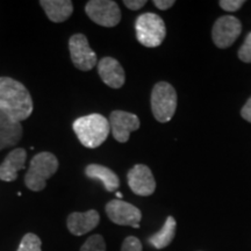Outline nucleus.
Instances as JSON below:
<instances>
[{
  "label": "nucleus",
  "mask_w": 251,
  "mask_h": 251,
  "mask_svg": "<svg viewBox=\"0 0 251 251\" xmlns=\"http://www.w3.org/2000/svg\"><path fill=\"white\" fill-rule=\"evenodd\" d=\"M33 108V99L23 83L0 77V111L12 120L21 122L30 117Z\"/></svg>",
  "instance_id": "nucleus-1"
},
{
  "label": "nucleus",
  "mask_w": 251,
  "mask_h": 251,
  "mask_svg": "<svg viewBox=\"0 0 251 251\" xmlns=\"http://www.w3.org/2000/svg\"><path fill=\"white\" fill-rule=\"evenodd\" d=\"M72 128L79 142L90 149L98 148L105 142L111 131L109 121L101 114H90L74 121Z\"/></svg>",
  "instance_id": "nucleus-2"
},
{
  "label": "nucleus",
  "mask_w": 251,
  "mask_h": 251,
  "mask_svg": "<svg viewBox=\"0 0 251 251\" xmlns=\"http://www.w3.org/2000/svg\"><path fill=\"white\" fill-rule=\"evenodd\" d=\"M58 169V159L51 152L36 153L31 158L29 169L25 176V185L33 192L45 190L47 180L56 174Z\"/></svg>",
  "instance_id": "nucleus-3"
},
{
  "label": "nucleus",
  "mask_w": 251,
  "mask_h": 251,
  "mask_svg": "<svg viewBox=\"0 0 251 251\" xmlns=\"http://www.w3.org/2000/svg\"><path fill=\"white\" fill-rule=\"evenodd\" d=\"M136 39L147 48L161 46L165 39L166 28L163 19L155 13H143L135 23Z\"/></svg>",
  "instance_id": "nucleus-4"
},
{
  "label": "nucleus",
  "mask_w": 251,
  "mask_h": 251,
  "mask_svg": "<svg viewBox=\"0 0 251 251\" xmlns=\"http://www.w3.org/2000/svg\"><path fill=\"white\" fill-rule=\"evenodd\" d=\"M177 108V93L171 84L159 81L151 92V111L158 122L165 124L175 115Z\"/></svg>",
  "instance_id": "nucleus-5"
},
{
  "label": "nucleus",
  "mask_w": 251,
  "mask_h": 251,
  "mask_svg": "<svg viewBox=\"0 0 251 251\" xmlns=\"http://www.w3.org/2000/svg\"><path fill=\"white\" fill-rule=\"evenodd\" d=\"M85 12L93 23L102 27H115L121 21L120 7L112 0H91Z\"/></svg>",
  "instance_id": "nucleus-6"
},
{
  "label": "nucleus",
  "mask_w": 251,
  "mask_h": 251,
  "mask_svg": "<svg viewBox=\"0 0 251 251\" xmlns=\"http://www.w3.org/2000/svg\"><path fill=\"white\" fill-rule=\"evenodd\" d=\"M69 50L74 65L78 70L90 71L98 64L97 54L91 49L84 34H75L69 40Z\"/></svg>",
  "instance_id": "nucleus-7"
},
{
  "label": "nucleus",
  "mask_w": 251,
  "mask_h": 251,
  "mask_svg": "<svg viewBox=\"0 0 251 251\" xmlns=\"http://www.w3.org/2000/svg\"><path fill=\"white\" fill-rule=\"evenodd\" d=\"M242 33V24L233 15H225L216 20L212 29L213 42L216 47L226 49L230 47Z\"/></svg>",
  "instance_id": "nucleus-8"
},
{
  "label": "nucleus",
  "mask_w": 251,
  "mask_h": 251,
  "mask_svg": "<svg viewBox=\"0 0 251 251\" xmlns=\"http://www.w3.org/2000/svg\"><path fill=\"white\" fill-rule=\"evenodd\" d=\"M106 214L113 224L119 226H130L133 228H140L142 213L136 206L120 199L111 200L106 205Z\"/></svg>",
  "instance_id": "nucleus-9"
},
{
  "label": "nucleus",
  "mask_w": 251,
  "mask_h": 251,
  "mask_svg": "<svg viewBox=\"0 0 251 251\" xmlns=\"http://www.w3.org/2000/svg\"><path fill=\"white\" fill-rule=\"evenodd\" d=\"M108 121L113 137L120 143L127 142L130 134L140 128V119L125 111H113Z\"/></svg>",
  "instance_id": "nucleus-10"
},
{
  "label": "nucleus",
  "mask_w": 251,
  "mask_h": 251,
  "mask_svg": "<svg viewBox=\"0 0 251 251\" xmlns=\"http://www.w3.org/2000/svg\"><path fill=\"white\" fill-rule=\"evenodd\" d=\"M128 185L135 194L149 197L155 192L156 181L150 169L144 164H136L128 171Z\"/></svg>",
  "instance_id": "nucleus-11"
},
{
  "label": "nucleus",
  "mask_w": 251,
  "mask_h": 251,
  "mask_svg": "<svg viewBox=\"0 0 251 251\" xmlns=\"http://www.w3.org/2000/svg\"><path fill=\"white\" fill-rule=\"evenodd\" d=\"M100 215L96 209L87 212H74L68 216L67 226L69 231L75 236H81L90 233L99 225Z\"/></svg>",
  "instance_id": "nucleus-12"
},
{
  "label": "nucleus",
  "mask_w": 251,
  "mask_h": 251,
  "mask_svg": "<svg viewBox=\"0 0 251 251\" xmlns=\"http://www.w3.org/2000/svg\"><path fill=\"white\" fill-rule=\"evenodd\" d=\"M98 74L106 85L112 89L124 86L126 76L121 64L115 58L103 57L98 62Z\"/></svg>",
  "instance_id": "nucleus-13"
},
{
  "label": "nucleus",
  "mask_w": 251,
  "mask_h": 251,
  "mask_svg": "<svg viewBox=\"0 0 251 251\" xmlns=\"http://www.w3.org/2000/svg\"><path fill=\"white\" fill-rule=\"evenodd\" d=\"M26 158L27 151L24 148L12 150L0 165V179L7 183L17 179L19 171L25 168Z\"/></svg>",
  "instance_id": "nucleus-14"
},
{
  "label": "nucleus",
  "mask_w": 251,
  "mask_h": 251,
  "mask_svg": "<svg viewBox=\"0 0 251 251\" xmlns=\"http://www.w3.org/2000/svg\"><path fill=\"white\" fill-rule=\"evenodd\" d=\"M23 126L0 111V151L18 144L23 137Z\"/></svg>",
  "instance_id": "nucleus-15"
},
{
  "label": "nucleus",
  "mask_w": 251,
  "mask_h": 251,
  "mask_svg": "<svg viewBox=\"0 0 251 251\" xmlns=\"http://www.w3.org/2000/svg\"><path fill=\"white\" fill-rule=\"evenodd\" d=\"M85 175L92 180H99L107 192H114L120 186V179L111 169L100 164H90L85 168Z\"/></svg>",
  "instance_id": "nucleus-16"
},
{
  "label": "nucleus",
  "mask_w": 251,
  "mask_h": 251,
  "mask_svg": "<svg viewBox=\"0 0 251 251\" xmlns=\"http://www.w3.org/2000/svg\"><path fill=\"white\" fill-rule=\"evenodd\" d=\"M40 5L52 23H64L74 12V4L70 0H41Z\"/></svg>",
  "instance_id": "nucleus-17"
},
{
  "label": "nucleus",
  "mask_w": 251,
  "mask_h": 251,
  "mask_svg": "<svg viewBox=\"0 0 251 251\" xmlns=\"http://www.w3.org/2000/svg\"><path fill=\"white\" fill-rule=\"evenodd\" d=\"M177 229V222L174 216H168L163 227L148 238V243L155 249H164L174 241Z\"/></svg>",
  "instance_id": "nucleus-18"
},
{
  "label": "nucleus",
  "mask_w": 251,
  "mask_h": 251,
  "mask_svg": "<svg viewBox=\"0 0 251 251\" xmlns=\"http://www.w3.org/2000/svg\"><path fill=\"white\" fill-rule=\"evenodd\" d=\"M17 251H42V242L37 235L28 233L23 237Z\"/></svg>",
  "instance_id": "nucleus-19"
},
{
  "label": "nucleus",
  "mask_w": 251,
  "mask_h": 251,
  "mask_svg": "<svg viewBox=\"0 0 251 251\" xmlns=\"http://www.w3.org/2000/svg\"><path fill=\"white\" fill-rule=\"evenodd\" d=\"M80 251H106V243L101 235H92L85 241Z\"/></svg>",
  "instance_id": "nucleus-20"
},
{
  "label": "nucleus",
  "mask_w": 251,
  "mask_h": 251,
  "mask_svg": "<svg viewBox=\"0 0 251 251\" xmlns=\"http://www.w3.org/2000/svg\"><path fill=\"white\" fill-rule=\"evenodd\" d=\"M238 57L242 62L251 63V33H249L244 40L243 46L238 51Z\"/></svg>",
  "instance_id": "nucleus-21"
},
{
  "label": "nucleus",
  "mask_w": 251,
  "mask_h": 251,
  "mask_svg": "<svg viewBox=\"0 0 251 251\" xmlns=\"http://www.w3.org/2000/svg\"><path fill=\"white\" fill-rule=\"evenodd\" d=\"M121 251H142V243L137 237L128 236L122 243Z\"/></svg>",
  "instance_id": "nucleus-22"
},
{
  "label": "nucleus",
  "mask_w": 251,
  "mask_h": 251,
  "mask_svg": "<svg viewBox=\"0 0 251 251\" xmlns=\"http://www.w3.org/2000/svg\"><path fill=\"white\" fill-rule=\"evenodd\" d=\"M220 6H221L222 9L227 12H236L242 7L244 4L243 0H221L219 2Z\"/></svg>",
  "instance_id": "nucleus-23"
},
{
  "label": "nucleus",
  "mask_w": 251,
  "mask_h": 251,
  "mask_svg": "<svg viewBox=\"0 0 251 251\" xmlns=\"http://www.w3.org/2000/svg\"><path fill=\"white\" fill-rule=\"evenodd\" d=\"M124 4L126 5V7L131 9V11H139L140 8H142L147 4V1L146 0H125Z\"/></svg>",
  "instance_id": "nucleus-24"
},
{
  "label": "nucleus",
  "mask_w": 251,
  "mask_h": 251,
  "mask_svg": "<svg viewBox=\"0 0 251 251\" xmlns=\"http://www.w3.org/2000/svg\"><path fill=\"white\" fill-rule=\"evenodd\" d=\"M153 4L157 8L162 9V11H166V9L171 8L175 5V0H155Z\"/></svg>",
  "instance_id": "nucleus-25"
},
{
  "label": "nucleus",
  "mask_w": 251,
  "mask_h": 251,
  "mask_svg": "<svg viewBox=\"0 0 251 251\" xmlns=\"http://www.w3.org/2000/svg\"><path fill=\"white\" fill-rule=\"evenodd\" d=\"M241 115L244 120L248 122H251V98L246 102V105L242 107V111H241Z\"/></svg>",
  "instance_id": "nucleus-26"
},
{
  "label": "nucleus",
  "mask_w": 251,
  "mask_h": 251,
  "mask_svg": "<svg viewBox=\"0 0 251 251\" xmlns=\"http://www.w3.org/2000/svg\"><path fill=\"white\" fill-rule=\"evenodd\" d=\"M122 197H124V196H122L121 192H117V198H118V199H122Z\"/></svg>",
  "instance_id": "nucleus-27"
}]
</instances>
